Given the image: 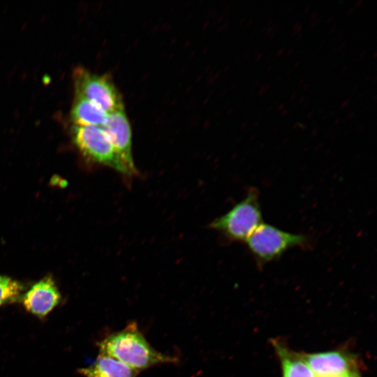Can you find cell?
<instances>
[{
	"instance_id": "cell-1",
	"label": "cell",
	"mask_w": 377,
	"mask_h": 377,
	"mask_svg": "<svg viewBox=\"0 0 377 377\" xmlns=\"http://www.w3.org/2000/svg\"><path fill=\"white\" fill-rule=\"evenodd\" d=\"M100 355L112 357L138 371L159 364L175 362L177 358L155 350L135 323L109 334L98 343Z\"/></svg>"
},
{
	"instance_id": "cell-2",
	"label": "cell",
	"mask_w": 377,
	"mask_h": 377,
	"mask_svg": "<svg viewBox=\"0 0 377 377\" xmlns=\"http://www.w3.org/2000/svg\"><path fill=\"white\" fill-rule=\"evenodd\" d=\"M262 223L259 191L254 187L227 213L214 220L210 227L232 242H246Z\"/></svg>"
},
{
	"instance_id": "cell-3",
	"label": "cell",
	"mask_w": 377,
	"mask_h": 377,
	"mask_svg": "<svg viewBox=\"0 0 377 377\" xmlns=\"http://www.w3.org/2000/svg\"><path fill=\"white\" fill-rule=\"evenodd\" d=\"M246 242L258 265L263 267L292 248L308 246L309 239L302 234L288 232L262 223Z\"/></svg>"
},
{
	"instance_id": "cell-4",
	"label": "cell",
	"mask_w": 377,
	"mask_h": 377,
	"mask_svg": "<svg viewBox=\"0 0 377 377\" xmlns=\"http://www.w3.org/2000/svg\"><path fill=\"white\" fill-rule=\"evenodd\" d=\"M71 136L77 149L89 160L131 176L103 127L73 125Z\"/></svg>"
},
{
	"instance_id": "cell-5",
	"label": "cell",
	"mask_w": 377,
	"mask_h": 377,
	"mask_svg": "<svg viewBox=\"0 0 377 377\" xmlns=\"http://www.w3.org/2000/svg\"><path fill=\"white\" fill-rule=\"evenodd\" d=\"M73 82L75 94L91 101L107 114L124 109L120 92L108 75L77 67L73 71Z\"/></svg>"
},
{
	"instance_id": "cell-6",
	"label": "cell",
	"mask_w": 377,
	"mask_h": 377,
	"mask_svg": "<svg viewBox=\"0 0 377 377\" xmlns=\"http://www.w3.org/2000/svg\"><path fill=\"white\" fill-rule=\"evenodd\" d=\"M301 353L316 377H341L360 371V362L358 357L344 349Z\"/></svg>"
},
{
	"instance_id": "cell-7",
	"label": "cell",
	"mask_w": 377,
	"mask_h": 377,
	"mask_svg": "<svg viewBox=\"0 0 377 377\" xmlns=\"http://www.w3.org/2000/svg\"><path fill=\"white\" fill-rule=\"evenodd\" d=\"M131 176L138 173L132 154V132L124 109L108 114L102 126Z\"/></svg>"
},
{
	"instance_id": "cell-8",
	"label": "cell",
	"mask_w": 377,
	"mask_h": 377,
	"mask_svg": "<svg viewBox=\"0 0 377 377\" xmlns=\"http://www.w3.org/2000/svg\"><path fill=\"white\" fill-rule=\"evenodd\" d=\"M61 299L55 281L51 276H46L22 294L20 301L28 312L43 318L59 304Z\"/></svg>"
},
{
	"instance_id": "cell-9",
	"label": "cell",
	"mask_w": 377,
	"mask_h": 377,
	"mask_svg": "<svg viewBox=\"0 0 377 377\" xmlns=\"http://www.w3.org/2000/svg\"><path fill=\"white\" fill-rule=\"evenodd\" d=\"M272 343L279 360L282 377H316L301 353L277 339L272 340Z\"/></svg>"
},
{
	"instance_id": "cell-10",
	"label": "cell",
	"mask_w": 377,
	"mask_h": 377,
	"mask_svg": "<svg viewBox=\"0 0 377 377\" xmlns=\"http://www.w3.org/2000/svg\"><path fill=\"white\" fill-rule=\"evenodd\" d=\"M84 377H135L138 371L109 356L99 355L89 366L80 369Z\"/></svg>"
},
{
	"instance_id": "cell-11",
	"label": "cell",
	"mask_w": 377,
	"mask_h": 377,
	"mask_svg": "<svg viewBox=\"0 0 377 377\" xmlns=\"http://www.w3.org/2000/svg\"><path fill=\"white\" fill-rule=\"evenodd\" d=\"M108 114L91 101L80 95L75 94L71 110V119L74 125L102 127L107 119Z\"/></svg>"
},
{
	"instance_id": "cell-12",
	"label": "cell",
	"mask_w": 377,
	"mask_h": 377,
	"mask_svg": "<svg viewBox=\"0 0 377 377\" xmlns=\"http://www.w3.org/2000/svg\"><path fill=\"white\" fill-rule=\"evenodd\" d=\"M24 286L17 280L0 274V307L20 300Z\"/></svg>"
},
{
	"instance_id": "cell-13",
	"label": "cell",
	"mask_w": 377,
	"mask_h": 377,
	"mask_svg": "<svg viewBox=\"0 0 377 377\" xmlns=\"http://www.w3.org/2000/svg\"><path fill=\"white\" fill-rule=\"evenodd\" d=\"M341 377H361L360 371L352 372Z\"/></svg>"
}]
</instances>
